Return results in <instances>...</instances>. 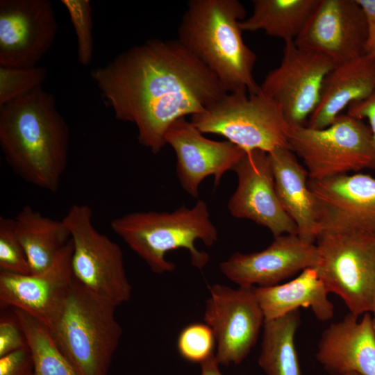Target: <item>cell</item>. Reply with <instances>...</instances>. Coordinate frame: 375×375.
Returning <instances> with one entry per match:
<instances>
[{"label": "cell", "mask_w": 375, "mask_h": 375, "mask_svg": "<svg viewBox=\"0 0 375 375\" xmlns=\"http://www.w3.org/2000/svg\"><path fill=\"white\" fill-rule=\"evenodd\" d=\"M91 77L118 120L138 128L153 153L166 145L176 120L203 112L228 92L178 40H149L92 70Z\"/></svg>", "instance_id": "1"}, {"label": "cell", "mask_w": 375, "mask_h": 375, "mask_svg": "<svg viewBox=\"0 0 375 375\" xmlns=\"http://www.w3.org/2000/svg\"><path fill=\"white\" fill-rule=\"evenodd\" d=\"M69 128L42 86L0 106V146L25 182L55 192L67 166Z\"/></svg>", "instance_id": "2"}, {"label": "cell", "mask_w": 375, "mask_h": 375, "mask_svg": "<svg viewBox=\"0 0 375 375\" xmlns=\"http://www.w3.org/2000/svg\"><path fill=\"white\" fill-rule=\"evenodd\" d=\"M238 0H191L178 28V40L218 78L227 92H259L255 53L244 43Z\"/></svg>", "instance_id": "3"}, {"label": "cell", "mask_w": 375, "mask_h": 375, "mask_svg": "<svg viewBox=\"0 0 375 375\" xmlns=\"http://www.w3.org/2000/svg\"><path fill=\"white\" fill-rule=\"evenodd\" d=\"M110 228L156 274L174 271L176 265L166 260L172 250H188L192 265L203 268L209 255L198 250L201 240L208 247L218 240L206 203L199 199L190 208L181 206L172 212H134L115 218Z\"/></svg>", "instance_id": "4"}, {"label": "cell", "mask_w": 375, "mask_h": 375, "mask_svg": "<svg viewBox=\"0 0 375 375\" xmlns=\"http://www.w3.org/2000/svg\"><path fill=\"white\" fill-rule=\"evenodd\" d=\"M116 306L74 278L48 329L77 375H108L122 337Z\"/></svg>", "instance_id": "5"}, {"label": "cell", "mask_w": 375, "mask_h": 375, "mask_svg": "<svg viewBox=\"0 0 375 375\" xmlns=\"http://www.w3.org/2000/svg\"><path fill=\"white\" fill-rule=\"evenodd\" d=\"M190 119L203 134L222 135L246 153L289 148V124L278 105L260 90L228 92Z\"/></svg>", "instance_id": "6"}, {"label": "cell", "mask_w": 375, "mask_h": 375, "mask_svg": "<svg viewBox=\"0 0 375 375\" xmlns=\"http://www.w3.org/2000/svg\"><path fill=\"white\" fill-rule=\"evenodd\" d=\"M287 139L289 149L302 160L309 179L375 169V146L369 126L347 113L321 129L289 125Z\"/></svg>", "instance_id": "7"}, {"label": "cell", "mask_w": 375, "mask_h": 375, "mask_svg": "<svg viewBox=\"0 0 375 375\" xmlns=\"http://www.w3.org/2000/svg\"><path fill=\"white\" fill-rule=\"evenodd\" d=\"M315 267L328 291L338 295L349 312H370L375 293V234L323 233L317 236Z\"/></svg>", "instance_id": "8"}, {"label": "cell", "mask_w": 375, "mask_h": 375, "mask_svg": "<svg viewBox=\"0 0 375 375\" xmlns=\"http://www.w3.org/2000/svg\"><path fill=\"white\" fill-rule=\"evenodd\" d=\"M92 216L89 206L74 204L62 219L73 244V276L85 288L117 307L128 301L132 295L123 252L117 243L95 228Z\"/></svg>", "instance_id": "9"}, {"label": "cell", "mask_w": 375, "mask_h": 375, "mask_svg": "<svg viewBox=\"0 0 375 375\" xmlns=\"http://www.w3.org/2000/svg\"><path fill=\"white\" fill-rule=\"evenodd\" d=\"M335 66L324 54L285 42L279 65L267 74L260 91L278 105L290 126H305L319 103L326 76Z\"/></svg>", "instance_id": "10"}, {"label": "cell", "mask_w": 375, "mask_h": 375, "mask_svg": "<svg viewBox=\"0 0 375 375\" xmlns=\"http://www.w3.org/2000/svg\"><path fill=\"white\" fill-rule=\"evenodd\" d=\"M209 290L203 319L215 338V357L219 364L238 365L256 344L265 322L255 287L214 284Z\"/></svg>", "instance_id": "11"}, {"label": "cell", "mask_w": 375, "mask_h": 375, "mask_svg": "<svg viewBox=\"0 0 375 375\" xmlns=\"http://www.w3.org/2000/svg\"><path fill=\"white\" fill-rule=\"evenodd\" d=\"M317 236L323 233L375 234V178L362 173L308 179Z\"/></svg>", "instance_id": "12"}, {"label": "cell", "mask_w": 375, "mask_h": 375, "mask_svg": "<svg viewBox=\"0 0 375 375\" xmlns=\"http://www.w3.org/2000/svg\"><path fill=\"white\" fill-rule=\"evenodd\" d=\"M58 25L48 0L0 1V66L36 67L53 44Z\"/></svg>", "instance_id": "13"}, {"label": "cell", "mask_w": 375, "mask_h": 375, "mask_svg": "<svg viewBox=\"0 0 375 375\" xmlns=\"http://www.w3.org/2000/svg\"><path fill=\"white\" fill-rule=\"evenodd\" d=\"M330 58L336 65L367 53V28L356 0H319L294 41Z\"/></svg>", "instance_id": "14"}, {"label": "cell", "mask_w": 375, "mask_h": 375, "mask_svg": "<svg viewBox=\"0 0 375 375\" xmlns=\"http://www.w3.org/2000/svg\"><path fill=\"white\" fill-rule=\"evenodd\" d=\"M238 185L228 202L230 214L268 228L274 238L297 234V228L282 206L275 188L268 153H246L235 166Z\"/></svg>", "instance_id": "15"}, {"label": "cell", "mask_w": 375, "mask_h": 375, "mask_svg": "<svg viewBox=\"0 0 375 375\" xmlns=\"http://www.w3.org/2000/svg\"><path fill=\"white\" fill-rule=\"evenodd\" d=\"M72 252L70 239L51 265L42 272L18 274L0 271L1 309H19L49 326L59 312L74 279Z\"/></svg>", "instance_id": "16"}, {"label": "cell", "mask_w": 375, "mask_h": 375, "mask_svg": "<svg viewBox=\"0 0 375 375\" xmlns=\"http://www.w3.org/2000/svg\"><path fill=\"white\" fill-rule=\"evenodd\" d=\"M165 141L175 152L176 172L181 187L194 198L199 197L200 185L206 177L214 176L216 187L224 174L233 170L246 153L228 140L204 137L185 117L171 125Z\"/></svg>", "instance_id": "17"}, {"label": "cell", "mask_w": 375, "mask_h": 375, "mask_svg": "<svg viewBox=\"0 0 375 375\" xmlns=\"http://www.w3.org/2000/svg\"><path fill=\"white\" fill-rule=\"evenodd\" d=\"M319 256L315 243H309L297 234H284L262 251L236 252L219 264L222 273L239 286L268 287L302 270L316 267Z\"/></svg>", "instance_id": "18"}, {"label": "cell", "mask_w": 375, "mask_h": 375, "mask_svg": "<svg viewBox=\"0 0 375 375\" xmlns=\"http://www.w3.org/2000/svg\"><path fill=\"white\" fill-rule=\"evenodd\" d=\"M351 312L322 333L316 358L330 375H375V329L370 312Z\"/></svg>", "instance_id": "19"}, {"label": "cell", "mask_w": 375, "mask_h": 375, "mask_svg": "<svg viewBox=\"0 0 375 375\" xmlns=\"http://www.w3.org/2000/svg\"><path fill=\"white\" fill-rule=\"evenodd\" d=\"M375 90V56L366 53L336 65L326 76L319 103L306 126L321 129L331 125L351 103Z\"/></svg>", "instance_id": "20"}, {"label": "cell", "mask_w": 375, "mask_h": 375, "mask_svg": "<svg viewBox=\"0 0 375 375\" xmlns=\"http://www.w3.org/2000/svg\"><path fill=\"white\" fill-rule=\"evenodd\" d=\"M267 153L278 199L294 222L297 235L305 242L315 243L317 237L315 208L306 169L289 148L276 149Z\"/></svg>", "instance_id": "21"}, {"label": "cell", "mask_w": 375, "mask_h": 375, "mask_svg": "<svg viewBox=\"0 0 375 375\" xmlns=\"http://www.w3.org/2000/svg\"><path fill=\"white\" fill-rule=\"evenodd\" d=\"M255 292L265 320L277 319L301 307L310 308L320 321L329 320L334 315L329 292L315 267L302 270L288 283L255 288Z\"/></svg>", "instance_id": "22"}, {"label": "cell", "mask_w": 375, "mask_h": 375, "mask_svg": "<svg viewBox=\"0 0 375 375\" xmlns=\"http://www.w3.org/2000/svg\"><path fill=\"white\" fill-rule=\"evenodd\" d=\"M15 220L17 235L26 252L31 274L44 271L71 239L64 222L42 215L24 206Z\"/></svg>", "instance_id": "23"}, {"label": "cell", "mask_w": 375, "mask_h": 375, "mask_svg": "<svg viewBox=\"0 0 375 375\" xmlns=\"http://www.w3.org/2000/svg\"><path fill=\"white\" fill-rule=\"evenodd\" d=\"M319 0H254L251 15L240 23L242 31H263L294 42L305 27Z\"/></svg>", "instance_id": "24"}, {"label": "cell", "mask_w": 375, "mask_h": 375, "mask_svg": "<svg viewBox=\"0 0 375 375\" xmlns=\"http://www.w3.org/2000/svg\"><path fill=\"white\" fill-rule=\"evenodd\" d=\"M300 323L299 310L265 320L258 362L266 375H301L294 343Z\"/></svg>", "instance_id": "25"}, {"label": "cell", "mask_w": 375, "mask_h": 375, "mask_svg": "<svg viewBox=\"0 0 375 375\" xmlns=\"http://www.w3.org/2000/svg\"><path fill=\"white\" fill-rule=\"evenodd\" d=\"M10 308L17 316L26 338L35 375H77L56 345L47 326L19 309Z\"/></svg>", "instance_id": "26"}, {"label": "cell", "mask_w": 375, "mask_h": 375, "mask_svg": "<svg viewBox=\"0 0 375 375\" xmlns=\"http://www.w3.org/2000/svg\"><path fill=\"white\" fill-rule=\"evenodd\" d=\"M46 78L47 69L42 67L0 66V106L42 86Z\"/></svg>", "instance_id": "27"}, {"label": "cell", "mask_w": 375, "mask_h": 375, "mask_svg": "<svg viewBox=\"0 0 375 375\" xmlns=\"http://www.w3.org/2000/svg\"><path fill=\"white\" fill-rule=\"evenodd\" d=\"M67 9L77 38V55L81 65H88L92 59L94 42L92 14L89 0H61Z\"/></svg>", "instance_id": "28"}, {"label": "cell", "mask_w": 375, "mask_h": 375, "mask_svg": "<svg viewBox=\"0 0 375 375\" xmlns=\"http://www.w3.org/2000/svg\"><path fill=\"white\" fill-rule=\"evenodd\" d=\"M215 338L206 323H193L179 333L177 348L180 355L188 361L201 364L215 355Z\"/></svg>", "instance_id": "29"}, {"label": "cell", "mask_w": 375, "mask_h": 375, "mask_svg": "<svg viewBox=\"0 0 375 375\" xmlns=\"http://www.w3.org/2000/svg\"><path fill=\"white\" fill-rule=\"evenodd\" d=\"M0 271L31 274L26 252L17 235L15 220L0 217Z\"/></svg>", "instance_id": "30"}, {"label": "cell", "mask_w": 375, "mask_h": 375, "mask_svg": "<svg viewBox=\"0 0 375 375\" xmlns=\"http://www.w3.org/2000/svg\"><path fill=\"white\" fill-rule=\"evenodd\" d=\"M10 313H1L0 357L28 347L27 340L18 319L10 308Z\"/></svg>", "instance_id": "31"}, {"label": "cell", "mask_w": 375, "mask_h": 375, "mask_svg": "<svg viewBox=\"0 0 375 375\" xmlns=\"http://www.w3.org/2000/svg\"><path fill=\"white\" fill-rule=\"evenodd\" d=\"M0 375H35L33 360L28 347L0 357Z\"/></svg>", "instance_id": "32"}, {"label": "cell", "mask_w": 375, "mask_h": 375, "mask_svg": "<svg viewBox=\"0 0 375 375\" xmlns=\"http://www.w3.org/2000/svg\"><path fill=\"white\" fill-rule=\"evenodd\" d=\"M347 113L359 119L368 120L375 146V90L367 99L351 103Z\"/></svg>", "instance_id": "33"}, {"label": "cell", "mask_w": 375, "mask_h": 375, "mask_svg": "<svg viewBox=\"0 0 375 375\" xmlns=\"http://www.w3.org/2000/svg\"><path fill=\"white\" fill-rule=\"evenodd\" d=\"M362 10L367 28V52L375 41V0H356Z\"/></svg>", "instance_id": "34"}, {"label": "cell", "mask_w": 375, "mask_h": 375, "mask_svg": "<svg viewBox=\"0 0 375 375\" xmlns=\"http://www.w3.org/2000/svg\"><path fill=\"white\" fill-rule=\"evenodd\" d=\"M200 365L201 370L200 375H223L219 370V364L215 354Z\"/></svg>", "instance_id": "35"}, {"label": "cell", "mask_w": 375, "mask_h": 375, "mask_svg": "<svg viewBox=\"0 0 375 375\" xmlns=\"http://www.w3.org/2000/svg\"><path fill=\"white\" fill-rule=\"evenodd\" d=\"M370 313H371V315H372V322H373V324H374V329H375V293H374V297L372 308Z\"/></svg>", "instance_id": "36"}, {"label": "cell", "mask_w": 375, "mask_h": 375, "mask_svg": "<svg viewBox=\"0 0 375 375\" xmlns=\"http://www.w3.org/2000/svg\"><path fill=\"white\" fill-rule=\"evenodd\" d=\"M367 53H369L375 56V41L368 49Z\"/></svg>", "instance_id": "37"}, {"label": "cell", "mask_w": 375, "mask_h": 375, "mask_svg": "<svg viewBox=\"0 0 375 375\" xmlns=\"http://www.w3.org/2000/svg\"><path fill=\"white\" fill-rule=\"evenodd\" d=\"M344 375H360V374L356 372H349V373L345 374Z\"/></svg>", "instance_id": "38"}]
</instances>
